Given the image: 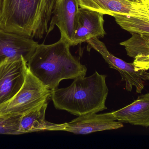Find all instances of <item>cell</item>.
<instances>
[{"instance_id": "18", "label": "cell", "mask_w": 149, "mask_h": 149, "mask_svg": "<svg viewBox=\"0 0 149 149\" xmlns=\"http://www.w3.org/2000/svg\"><path fill=\"white\" fill-rule=\"evenodd\" d=\"M133 1H135L141 3H143V4H148L149 3V0H133Z\"/></svg>"}, {"instance_id": "10", "label": "cell", "mask_w": 149, "mask_h": 149, "mask_svg": "<svg viewBox=\"0 0 149 149\" xmlns=\"http://www.w3.org/2000/svg\"><path fill=\"white\" fill-rule=\"evenodd\" d=\"M104 15L92 10L79 8L72 46H74L94 38L103 37Z\"/></svg>"}, {"instance_id": "8", "label": "cell", "mask_w": 149, "mask_h": 149, "mask_svg": "<svg viewBox=\"0 0 149 149\" xmlns=\"http://www.w3.org/2000/svg\"><path fill=\"white\" fill-rule=\"evenodd\" d=\"M81 8L92 10L103 15H128L149 19L146 4L133 0H78Z\"/></svg>"}, {"instance_id": "9", "label": "cell", "mask_w": 149, "mask_h": 149, "mask_svg": "<svg viewBox=\"0 0 149 149\" xmlns=\"http://www.w3.org/2000/svg\"><path fill=\"white\" fill-rule=\"evenodd\" d=\"M78 0H56L47 34L55 25L58 27L61 36L72 46L79 9Z\"/></svg>"}, {"instance_id": "13", "label": "cell", "mask_w": 149, "mask_h": 149, "mask_svg": "<svg viewBox=\"0 0 149 149\" xmlns=\"http://www.w3.org/2000/svg\"><path fill=\"white\" fill-rule=\"evenodd\" d=\"M48 101L39 105L21 116L19 122L20 134L44 131H59L60 124H55L45 120Z\"/></svg>"}, {"instance_id": "20", "label": "cell", "mask_w": 149, "mask_h": 149, "mask_svg": "<svg viewBox=\"0 0 149 149\" xmlns=\"http://www.w3.org/2000/svg\"><path fill=\"white\" fill-rule=\"evenodd\" d=\"M2 0H0V9H1V4Z\"/></svg>"}, {"instance_id": "2", "label": "cell", "mask_w": 149, "mask_h": 149, "mask_svg": "<svg viewBox=\"0 0 149 149\" xmlns=\"http://www.w3.org/2000/svg\"><path fill=\"white\" fill-rule=\"evenodd\" d=\"M56 0H2L0 29L41 39L48 32Z\"/></svg>"}, {"instance_id": "4", "label": "cell", "mask_w": 149, "mask_h": 149, "mask_svg": "<svg viewBox=\"0 0 149 149\" xmlns=\"http://www.w3.org/2000/svg\"><path fill=\"white\" fill-rule=\"evenodd\" d=\"M52 91L45 87L28 68L22 88L12 99L0 106V116H22L51 98Z\"/></svg>"}, {"instance_id": "3", "label": "cell", "mask_w": 149, "mask_h": 149, "mask_svg": "<svg viewBox=\"0 0 149 149\" xmlns=\"http://www.w3.org/2000/svg\"><path fill=\"white\" fill-rule=\"evenodd\" d=\"M106 78L95 71L89 77L76 78L68 87L52 90L51 99L54 106L76 116L107 109L109 90Z\"/></svg>"}, {"instance_id": "15", "label": "cell", "mask_w": 149, "mask_h": 149, "mask_svg": "<svg viewBox=\"0 0 149 149\" xmlns=\"http://www.w3.org/2000/svg\"><path fill=\"white\" fill-rule=\"evenodd\" d=\"M113 17L123 29L130 33L149 34V18L124 15Z\"/></svg>"}, {"instance_id": "11", "label": "cell", "mask_w": 149, "mask_h": 149, "mask_svg": "<svg viewBox=\"0 0 149 149\" xmlns=\"http://www.w3.org/2000/svg\"><path fill=\"white\" fill-rule=\"evenodd\" d=\"M38 45L33 38L0 29V64L7 59L22 56L28 62Z\"/></svg>"}, {"instance_id": "16", "label": "cell", "mask_w": 149, "mask_h": 149, "mask_svg": "<svg viewBox=\"0 0 149 149\" xmlns=\"http://www.w3.org/2000/svg\"><path fill=\"white\" fill-rule=\"evenodd\" d=\"M18 129V121L15 117L0 116V134L15 135Z\"/></svg>"}, {"instance_id": "12", "label": "cell", "mask_w": 149, "mask_h": 149, "mask_svg": "<svg viewBox=\"0 0 149 149\" xmlns=\"http://www.w3.org/2000/svg\"><path fill=\"white\" fill-rule=\"evenodd\" d=\"M116 120L122 123L149 127V93L139 96L130 105L112 112Z\"/></svg>"}, {"instance_id": "5", "label": "cell", "mask_w": 149, "mask_h": 149, "mask_svg": "<svg viewBox=\"0 0 149 149\" xmlns=\"http://www.w3.org/2000/svg\"><path fill=\"white\" fill-rule=\"evenodd\" d=\"M87 43L101 55L110 68L119 72L121 80L125 82L127 91L131 92L134 87L137 93H141L144 88V81L149 80V73L139 69L134 63H127L111 54L105 44L98 38L89 39Z\"/></svg>"}, {"instance_id": "14", "label": "cell", "mask_w": 149, "mask_h": 149, "mask_svg": "<svg viewBox=\"0 0 149 149\" xmlns=\"http://www.w3.org/2000/svg\"><path fill=\"white\" fill-rule=\"evenodd\" d=\"M127 54L134 59V63L140 69L149 68V43L142 39L139 34L135 33L124 43Z\"/></svg>"}, {"instance_id": "1", "label": "cell", "mask_w": 149, "mask_h": 149, "mask_svg": "<svg viewBox=\"0 0 149 149\" xmlns=\"http://www.w3.org/2000/svg\"><path fill=\"white\" fill-rule=\"evenodd\" d=\"M70 46L61 36L52 44H38L28 61L31 72L51 91L57 88L63 80H74L86 75V67L72 56Z\"/></svg>"}, {"instance_id": "7", "label": "cell", "mask_w": 149, "mask_h": 149, "mask_svg": "<svg viewBox=\"0 0 149 149\" xmlns=\"http://www.w3.org/2000/svg\"><path fill=\"white\" fill-rule=\"evenodd\" d=\"M123 127V123L116 120L112 112L100 114L89 113L78 116L70 122L61 124L59 131L84 135Z\"/></svg>"}, {"instance_id": "19", "label": "cell", "mask_w": 149, "mask_h": 149, "mask_svg": "<svg viewBox=\"0 0 149 149\" xmlns=\"http://www.w3.org/2000/svg\"><path fill=\"white\" fill-rule=\"evenodd\" d=\"M146 6H147V8H148V10L149 11V3L146 4Z\"/></svg>"}, {"instance_id": "17", "label": "cell", "mask_w": 149, "mask_h": 149, "mask_svg": "<svg viewBox=\"0 0 149 149\" xmlns=\"http://www.w3.org/2000/svg\"><path fill=\"white\" fill-rule=\"evenodd\" d=\"M141 37L145 42L149 43V34H140Z\"/></svg>"}, {"instance_id": "6", "label": "cell", "mask_w": 149, "mask_h": 149, "mask_svg": "<svg viewBox=\"0 0 149 149\" xmlns=\"http://www.w3.org/2000/svg\"><path fill=\"white\" fill-rule=\"evenodd\" d=\"M28 69V62L22 56L7 59L0 64V106L19 92Z\"/></svg>"}]
</instances>
